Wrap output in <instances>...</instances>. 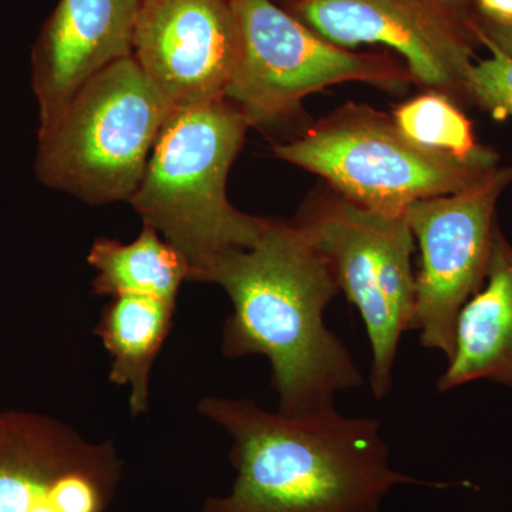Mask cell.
<instances>
[{
    "label": "cell",
    "instance_id": "d6986e66",
    "mask_svg": "<svg viewBox=\"0 0 512 512\" xmlns=\"http://www.w3.org/2000/svg\"><path fill=\"white\" fill-rule=\"evenodd\" d=\"M473 3L484 18L512 23V0H473Z\"/></svg>",
    "mask_w": 512,
    "mask_h": 512
},
{
    "label": "cell",
    "instance_id": "4fadbf2b",
    "mask_svg": "<svg viewBox=\"0 0 512 512\" xmlns=\"http://www.w3.org/2000/svg\"><path fill=\"white\" fill-rule=\"evenodd\" d=\"M477 380L512 390V245L498 227L487 278L458 316L454 352L437 390Z\"/></svg>",
    "mask_w": 512,
    "mask_h": 512
},
{
    "label": "cell",
    "instance_id": "ac0fdd59",
    "mask_svg": "<svg viewBox=\"0 0 512 512\" xmlns=\"http://www.w3.org/2000/svg\"><path fill=\"white\" fill-rule=\"evenodd\" d=\"M478 28L485 39L512 57V23L495 22L478 13Z\"/></svg>",
    "mask_w": 512,
    "mask_h": 512
},
{
    "label": "cell",
    "instance_id": "9c48e42d",
    "mask_svg": "<svg viewBox=\"0 0 512 512\" xmlns=\"http://www.w3.org/2000/svg\"><path fill=\"white\" fill-rule=\"evenodd\" d=\"M512 167H497L467 190L414 202L406 218L419 242L413 330L420 345L450 359L458 316L483 288L490 266L498 198Z\"/></svg>",
    "mask_w": 512,
    "mask_h": 512
},
{
    "label": "cell",
    "instance_id": "9a60e30c",
    "mask_svg": "<svg viewBox=\"0 0 512 512\" xmlns=\"http://www.w3.org/2000/svg\"><path fill=\"white\" fill-rule=\"evenodd\" d=\"M87 262L96 271L93 292L99 296L144 295L174 302L190 266L180 252L150 225L130 244L99 238Z\"/></svg>",
    "mask_w": 512,
    "mask_h": 512
},
{
    "label": "cell",
    "instance_id": "8fae6325",
    "mask_svg": "<svg viewBox=\"0 0 512 512\" xmlns=\"http://www.w3.org/2000/svg\"><path fill=\"white\" fill-rule=\"evenodd\" d=\"M131 56L173 110L225 99L238 59L231 0H140Z\"/></svg>",
    "mask_w": 512,
    "mask_h": 512
},
{
    "label": "cell",
    "instance_id": "52a82bcc",
    "mask_svg": "<svg viewBox=\"0 0 512 512\" xmlns=\"http://www.w3.org/2000/svg\"><path fill=\"white\" fill-rule=\"evenodd\" d=\"M293 222L328 256L339 289L362 316L372 348L370 386L376 399H386L416 311V239L407 218L373 214L336 194L312 202Z\"/></svg>",
    "mask_w": 512,
    "mask_h": 512
},
{
    "label": "cell",
    "instance_id": "ba28073f",
    "mask_svg": "<svg viewBox=\"0 0 512 512\" xmlns=\"http://www.w3.org/2000/svg\"><path fill=\"white\" fill-rule=\"evenodd\" d=\"M286 10L333 45L389 47L427 92L470 101L483 46L473 0H288Z\"/></svg>",
    "mask_w": 512,
    "mask_h": 512
},
{
    "label": "cell",
    "instance_id": "7c38bea8",
    "mask_svg": "<svg viewBox=\"0 0 512 512\" xmlns=\"http://www.w3.org/2000/svg\"><path fill=\"white\" fill-rule=\"evenodd\" d=\"M140 0H60L32 50L39 134L111 64L133 55Z\"/></svg>",
    "mask_w": 512,
    "mask_h": 512
},
{
    "label": "cell",
    "instance_id": "5bb4252c",
    "mask_svg": "<svg viewBox=\"0 0 512 512\" xmlns=\"http://www.w3.org/2000/svg\"><path fill=\"white\" fill-rule=\"evenodd\" d=\"M174 311V302L154 296H114L94 328L110 355V382L130 389L133 416L150 409L151 369L170 335Z\"/></svg>",
    "mask_w": 512,
    "mask_h": 512
},
{
    "label": "cell",
    "instance_id": "e0dca14e",
    "mask_svg": "<svg viewBox=\"0 0 512 512\" xmlns=\"http://www.w3.org/2000/svg\"><path fill=\"white\" fill-rule=\"evenodd\" d=\"M480 29V28H478ZM480 42L490 52L487 59H478L468 74V100L497 120L512 117V57L485 39Z\"/></svg>",
    "mask_w": 512,
    "mask_h": 512
},
{
    "label": "cell",
    "instance_id": "277c9868",
    "mask_svg": "<svg viewBox=\"0 0 512 512\" xmlns=\"http://www.w3.org/2000/svg\"><path fill=\"white\" fill-rule=\"evenodd\" d=\"M274 153L325 178L350 204L386 218L406 217L414 202L467 190L500 161L483 146L467 157L420 146L392 117L359 104H346Z\"/></svg>",
    "mask_w": 512,
    "mask_h": 512
},
{
    "label": "cell",
    "instance_id": "3957f363",
    "mask_svg": "<svg viewBox=\"0 0 512 512\" xmlns=\"http://www.w3.org/2000/svg\"><path fill=\"white\" fill-rule=\"evenodd\" d=\"M251 127L227 99L173 110L130 200L144 225L184 256L190 281L202 282L232 251L251 248L265 218L232 207L227 178Z\"/></svg>",
    "mask_w": 512,
    "mask_h": 512
},
{
    "label": "cell",
    "instance_id": "7a4b0ae2",
    "mask_svg": "<svg viewBox=\"0 0 512 512\" xmlns=\"http://www.w3.org/2000/svg\"><path fill=\"white\" fill-rule=\"evenodd\" d=\"M198 412L231 436L237 471L231 491L208 498L202 512H380L397 485H450L394 470L380 421L335 407L286 416L252 399L211 396Z\"/></svg>",
    "mask_w": 512,
    "mask_h": 512
},
{
    "label": "cell",
    "instance_id": "30bf717a",
    "mask_svg": "<svg viewBox=\"0 0 512 512\" xmlns=\"http://www.w3.org/2000/svg\"><path fill=\"white\" fill-rule=\"evenodd\" d=\"M123 473L113 441L0 417V512H107Z\"/></svg>",
    "mask_w": 512,
    "mask_h": 512
},
{
    "label": "cell",
    "instance_id": "2e32d148",
    "mask_svg": "<svg viewBox=\"0 0 512 512\" xmlns=\"http://www.w3.org/2000/svg\"><path fill=\"white\" fill-rule=\"evenodd\" d=\"M392 119L404 136L430 150L467 157L481 147L471 121L440 93L427 92L406 101L394 110Z\"/></svg>",
    "mask_w": 512,
    "mask_h": 512
},
{
    "label": "cell",
    "instance_id": "5b68a950",
    "mask_svg": "<svg viewBox=\"0 0 512 512\" xmlns=\"http://www.w3.org/2000/svg\"><path fill=\"white\" fill-rule=\"evenodd\" d=\"M171 111L134 57L121 59L39 134L37 178L87 204L130 202Z\"/></svg>",
    "mask_w": 512,
    "mask_h": 512
},
{
    "label": "cell",
    "instance_id": "6da1fadb",
    "mask_svg": "<svg viewBox=\"0 0 512 512\" xmlns=\"http://www.w3.org/2000/svg\"><path fill=\"white\" fill-rule=\"evenodd\" d=\"M202 282L221 286L234 306L222 352L268 359L279 413L332 409L336 394L365 383L345 343L325 325L326 306L340 291L332 264L295 222L266 220L251 248L222 256Z\"/></svg>",
    "mask_w": 512,
    "mask_h": 512
},
{
    "label": "cell",
    "instance_id": "8992f818",
    "mask_svg": "<svg viewBox=\"0 0 512 512\" xmlns=\"http://www.w3.org/2000/svg\"><path fill=\"white\" fill-rule=\"evenodd\" d=\"M231 3L238 59L225 99L251 127L284 120L306 96L333 84L362 82L400 90L413 82L404 63L333 45L274 0Z\"/></svg>",
    "mask_w": 512,
    "mask_h": 512
}]
</instances>
